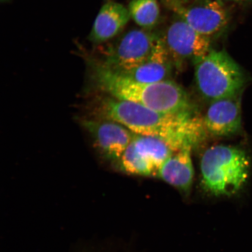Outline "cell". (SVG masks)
Here are the masks:
<instances>
[{
  "mask_svg": "<svg viewBox=\"0 0 252 252\" xmlns=\"http://www.w3.org/2000/svg\"><path fill=\"white\" fill-rule=\"evenodd\" d=\"M205 130L214 136L234 135L242 127L240 96L211 102L203 118Z\"/></svg>",
  "mask_w": 252,
  "mask_h": 252,
  "instance_id": "30bf717a",
  "label": "cell"
},
{
  "mask_svg": "<svg viewBox=\"0 0 252 252\" xmlns=\"http://www.w3.org/2000/svg\"><path fill=\"white\" fill-rule=\"evenodd\" d=\"M93 65L97 87L110 96L137 103L162 113L196 112L188 93L175 82L166 80L140 83L120 72L95 64Z\"/></svg>",
  "mask_w": 252,
  "mask_h": 252,
  "instance_id": "7a4b0ae2",
  "label": "cell"
},
{
  "mask_svg": "<svg viewBox=\"0 0 252 252\" xmlns=\"http://www.w3.org/2000/svg\"><path fill=\"white\" fill-rule=\"evenodd\" d=\"M80 252H109L108 251V247H89L88 246L85 247Z\"/></svg>",
  "mask_w": 252,
  "mask_h": 252,
  "instance_id": "9a60e30c",
  "label": "cell"
},
{
  "mask_svg": "<svg viewBox=\"0 0 252 252\" xmlns=\"http://www.w3.org/2000/svg\"><path fill=\"white\" fill-rule=\"evenodd\" d=\"M128 9L132 20L142 29L150 30L158 23L160 7L158 0H132Z\"/></svg>",
  "mask_w": 252,
  "mask_h": 252,
  "instance_id": "5bb4252c",
  "label": "cell"
},
{
  "mask_svg": "<svg viewBox=\"0 0 252 252\" xmlns=\"http://www.w3.org/2000/svg\"><path fill=\"white\" fill-rule=\"evenodd\" d=\"M170 10L197 32L212 39L227 27L229 13L219 0H164Z\"/></svg>",
  "mask_w": 252,
  "mask_h": 252,
  "instance_id": "8992f818",
  "label": "cell"
},
{
  "mask_svg": "<svg viewBox=\"0 0 252 252\" xmlns=\"http://www.w3.org/2000/svg\"><path fill=\"white\" fill-rule=\"evenodd\" d=\"M193 147L187 146L173 153L163 163L157 176L185 195L190 193L194 179L191 156Z\"/></svg>",
  "mask_w": 252,
  "mask_h": 252,
  "instance_id": "4fadbf2b",
  "label": "cell"
},
{
  "mask_svg": "<svg viewBox=\"0 0 252 252\" xmlns=\"http://www.w3.org/2000/svg\"><path fill=\"white\" fill-rule=\"evenodd\" d=\"M159 37L150 30L129 31L107 46L94 64L117 72L133 70L149 58Z\"/></svg>",
  "mask_w": 252,
  "mask_h": 252,
  "instance_id": "5b68a950",
  "label": "cell"
},
{
  "mask_svg": "<svg viewBox=\"0 0 252 252\" xmlns=\"http://www.w3.org/2000/svg\"><path fill=\"white\" fill-rule=\"evenodd\" d=\"M174 153L159 138L134 135L119 160V168L127 174L157 177L163 163Z\"/></svg>",
  "mask_w": 252,
  "mask_h": 252,
  "instance_id": "52a82bcc",
  "label": "cell"
},
{
  "mask_svg": "<svg viewBox=\"0 0 252 252\" xmlns=\"http://www.w3.org/2000/svg\"><path fill=\"white\" fill-rule=\"evenodd\" d=\"M250 166L247 153L238 147L225 145L210 147L200 160L201 186L213 196H230L243 187Z\"/></svg>",
  "mask_w": 252,
  "mask_h": 252,
  "instance_id": "3957f363",
  "label": "cell"
},
{
  "mask_svg": "<svg viewBox=\"0 0 252 252\" xmlns=\"http://www.w3.org/2000/svg\"><path fill=\"white\" fill-rule=\"evenodd\" d=\"M130 18L128 8L124 5L113 1L106 3L94 20L89 40L97 45L108 42L121 32Z\"/></svg>",
  "mask_w": 252,
  "mask_h": 252,
  "instance_id": "7c38bea8",
  "label": "cell"
},
{
  "mask_svg": "<svg viewBox=\"0 0 252 252\" xmlns=\"http://www.w3.org/2000/svg\"><path fill=\"white\" fill-rule=\"evenodd\" d=\"M194 66L198 93L210 102L240 96L247 84L243 70L225 50H211Z\"/></svg>",
  "mask_w": 252,
  "mask_h": 252,
  "instance_id": "277c9868",
  "label": "cell"
},
{
  "mask_svg": "<svg viewBox=\"0 0 252 252\" xmlns=\"http://www.w3.org/2000/svg\"><path fill=\"white\" fill-rule=\"evenodd\" d=\"M219 1H222L223 2H236V3H243V2L248 1V0H219Z\"/></svg>",
  "mask_w": 252,
  "mask_h": 252,
  "instance_id": "2e32d148",
  "label": "cell"
},
{
  "mask_svg": "<svg viewBox=\"0 0 252 252\" xmlns=\"http://www.w3.org/2000/svg\"><path fill=\"white\" fill-rule=\"evenodd\" d=\"M82 122L100 154L110 161L121 159L134 136L124 126L110 120L84 119Z\"/></svg>",
  "mask_w": 252,
  "mask_h": 252,
  "instance_id": "9c48e42d",
  "label": "cell"
},
{
  "mask_svg": "<svg viewBox=\"0 0 252 252\" xmlns=\"http://www.w3.org/2000/svg\"><path fill=\"white\" fill-rule=\"evenodd\" d=\"M173 67L165 43L162 37L159 36L152 52L143 64L133 70L118 72L138 83H156L169 80Z\"/></svg>",
  "mask_w": 252,
  "mask_h": 252,
  "instance_id": "8fae6325",
  "label": "cell"
},
{
  "mask_svg": "<svg viewBox=\"0 0 252 252\" xmlns=\"http://www.w3.org/2000/svg\"><path fill=\"white\" fill-rule=\"evenodd\" d=\"M162 38L176 68L190 62L194 65L212 49V39L178 17L169 25Z\"/></svg>",
  "mask_w": 252,
  "mask_h": 252,
  "instance_id": "ba28073f",
  "label": "cell"
},
{
  "mask_svg": "<svg viewBox=\"0 0 252 252\" xmlns=\"http://www.w3.org/2000/svg\"><path fill=\"white\" fill-rule=\"evenodd\" d=\"M102 98L96 107L100 119L117 122L135 134L159 138L174 152L196 146L206 134L196 112L165 113L110 96Z\"/></svg>",
  "mask_w": 252,
  "mask_h": 252,
  "instance_id": "6da1fadb",
  "label": "cell"
}]
</instances>
